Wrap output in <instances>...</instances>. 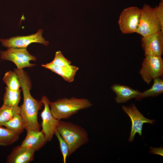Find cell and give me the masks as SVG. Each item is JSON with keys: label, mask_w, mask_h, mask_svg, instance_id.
<instances>
[{"label": "cell", "mask_w": 163, "mask_h": 163, "mask_svg": "<svg viewBox=\"0 0 163 163\" xmlns=\"http://www.w3.org/2000/svg\"><path fill=\"white\" fill-rule=\"evenodd\" d=\"M150 148L151 149L150 151V153L163 156V149L161 147L159 148L150 147Z\"/></svg>", "instance_id": "25"}, {"label": "cell", "mask_w": 163, "mask_h": 163, "mask_svg": "<svg viewBox=\"0 0 163 163\" xmlns=\"http://www.w3.org/2000/svg\"><path fill=\"white\" fill-rule=\"evenodd\" d=\"M0 54L2 59L12 62L19 70L36 65L30 62V61H35L37 58L31 55L27 48H9L5 51H1Z\"/></svg>", "instance_id": "6"}, {"label": "cell", "mask_w": 163, "mask_h": 163, "mask_svg": "<svg viewBox=\"0 0 163 163\" xmlns=\"http://www.w3.org/2000/svg\"><path fill=\"white\" fill-rule=\"evenodd\" d=\"M41 66L57 73L61 76L65 81L69 82L73 81L76 73L79 69L78 67L71 65L61 66L54 65L51 62L42 65Z\"/></svg>", "instance_id": "15"}, {"label": "cell", "mask_w": 163, "mask_h": 163, "mask_svg": "<svg viewBox=\"0 0 163 163\" xmlns=\"http://www.w3.org/2000/svg\"><path fill=\"white\" fill-rule=\"evenodd\" d=\"M110 88L116 94L114 99L118 103H125L132 98H135L140 92L128 86L118 84L113 85Z\"/></svg>", "instance_id": "14"}, {"label": "cell", "mask_w": 163, "mask_h": 163, "mask_svg": "<svg viewBox=\"0 0 163 163\" xmlns=\"http://www.w3.org/2000/svg\"><path fill=\"white\" fill-rule=\"evenodd\" d=\"M54 134L59 141L60 149L63 157V162L66 163L69 154L68 146L57 130L55 132Z\"/></svg>", "instance_id": "22"}, {"label": "cell", "mask_w": 163, "mask_h": 163, "mask_svg": "<svg viewBox=\"0 0 163 163\" xmlns=\"http://www.w3.org/2000/svg\"><path fill=\"white\" fill-rule=\"evenodd\" d=\"M122 109L130 117L132 122V126L130 136L128 139L129 142L133 141L136 133L142 136L143 125L145 123L154 124L155 121L145 117L141 113L133 104L126 106L123 105Z\"/></svg>", "instance_id": "9"}, {"label": "cell", "mask_w": 163, "mask_h": 163, "mask_svg": "<svg viewBox=\"0 0 163 163\" xmlns=\"http://www.w3.org/2000/svg\"><path fill=\"white\" fill-rule=\"evenodd\" d=\"M153 80V83L151 88L143 92H140L135 98L136 100L139 101L147 97H157L163 93V79L157 77Z\"/></svg>", "instance_id": "16"}, {"label": "cell", "mask_w": 163, "mask_h": 163, "mask_svg": "<svg viewBox=\"0 0 163 163\" xmlns=\"http://www.w3.org/2000/svg\"><path fill=\"white\" fill-rule=\"evenodd\" d=\"M20 107H10L3 104L0 107V126L15 115L20 114Z\"/></svg>", "instance_id": "20"}, {"label": "cell", "mask_w": 163, "mask_h": 163, "mask_svg": "<svg viewBox=\"0 0 163 163\" xmlns=\"http://www.w3.org/2000/svg\"><path fill=\"white\" fill-rule=\"evenodd\" d=\"M139 73L144 81L148 85L155 78L162 76L163 59L161 56H145Z\"/></svg>", "instance_id": "5"}, {"label": "cell", "mask_w": 163, "mask_h": 163, "mask_svg": "<svg viewBox=\"0 0 163 163\" xmlns=\"http://www.w3.org/2000/svg\"><path fill=\"white\" fill-rule=\"evenodd\" d=\"M57 130L68 146V157L89 142L88 136L86 130L72 122L59 120Z\"/></svg>", "instance_id": "2"}, {"label": "cell", "mask_w": 163, "mask_h": 163, "mask_svg": "<svg viewBox=\"0 0 163 163\" xmlns=\"http://www.w3.org/2000/svg\"><path fill=\"white\" fill-rule=\"evenodd\" d=\"M17 74L23 95V102L20 107V114L21 116L26 131L29 129L40 130V125L38 122L37 115L43 104L41 100L34 99L31 95V81L27 72L20 71Z\"/></svg>", "instance_id": "1"}, {"label": "cell", "mask_w": 163, "mask_h": 163, "mask_svg": "<svg viewBox=\"0 0 163 163\" xmlns=\"http://www.w3.org/2000/svg\"><path fill=\"white\" fill-rule=\"evenodd\" d=\"M141 10L135 6L126 8L121 12L118 21L119 27L123 34L136 33L139 25Z\"/></svg>", "instance_id": "7"}, {"label": "cell", "mask_w": 163, "mask_h": 163, "mask_svg": "<svg viewBox=\"0 0 163 163\" xmlns=\"http://www.w3.org/2000/svg\"><path fill=\"white\" fill-rule=\"evenodd\" d=\"M43 31V30L40 29L34 34L27 36H18L8 39H1L0 41L2 46L8 48H27L30 44L33 43L47 46L49 42L42 37Z\"/></svg>", "instance_id": "8"}, {"label": "cell", "mask_w": 163, "mask_h": 163, "mask_svg": "<svg viewBox=\"0 0 163 163\" xmlns=\"http://www.w3.org/2000/svg\"><path fill=\"white\" fill-rule=\"evenodd\" d=\"M51 62L56 65L65 66L71 65V61L66 59L60 51H57L55 53L53 60Z\"/></svg>", "instance_id": "23"}, {"label": "cell", "mask_w": 163, "mask_h": 163, "mask_svg": "<svg viewBox=\"0 0 163 163\" xmlns=\"http://www.w3.org/2000/svg\"><path fill=\"white\" fill-rule=\"evenodd\" d=\"M3 126L18 135L22 133L25 129L24 123L20 114L15 115L5 122Z\"/></svg>", "instance_id": "17"}, {"label": "cell", "mask_w": 163, "mask_h": 163, "mask_svg": "<svg viewBox=\"0 0 163 163\" xmlns=\"http://www.w3.org/2000/svg\"><path fill=\"white\" fill-rule=\"evenodd\" d=\"M4 82L10 89L17 91L20 89V84L17 73L14 71L7 72L3 78Z\"/></svg>", "instance_id": "21"}, {"label": "cell", "mask_w": 163, "mask_h": 163, "mask_svg": "<svg viewBox=\"0 0 163 163\" xmlns=\"http://www.w3.org/2000/svg\"><path fill=\"white\" fill-rule=\"evenodd\" d=\"M27 131L26 136L21 145V146L36 152L41 149L47 142L42 131L29 129Z\"/></svg>", "instance_id": "13"}, {"label": "cell", "mask_w": 163, "mask_h": 163, "mask_svg": "<svg viewBox=\"0 0 163 163\" xmlns=\"http://www.w3.org/2000/svg\"><path fill=\"white\" fill-rule=\"evenodd\" d=\"M5 92L3 98V104L10 107H17L20 102L21 90L15 91L5 88Z\"/></svg>", "instance_id": "18"}, {"label": "cell", "mask_w": 163, "mask_h": 163, "mask_svg": "<svg viewBox=\"0 0 163 163\" xmlns=\"http://www.w3.org/2000/svg\"><path fill=\"white\" fill-rule=\"evenodd\" d=\"M35 151L18 145L12 150L7 158V163H30L33 161Z\"/></svg>", "instance_id": "12"}, {"label": "cell", "mask_w": 163, "mask_h": 163, "mask_svg": "<svg viewBox=\"0 0 163 163\" xmlns=\"http://www.w3.org/2000/svg\"><path fill=\"white\" fill-rule=\"evenodd\" d=\"M19 135L7 128L0 126V146L12 145L19 139Z\"/></svg>", "instance_id": "19"}, {"label": "cell", "mask_w": 163, "mask_h": 163, "mask_svg": "<svg viewBox=\"0 0 163 163\" xmlns=\"http://www.w3.org/2000/svg\"><path fill=\"white\" fill-rule=\"evenodd\" d=\"M92 105V104L87 99L74 97L59 99L54 101L50 102L49 104L53 116L58 120L69 118L79 110Z\"/></svg>", "instance_id": "3"}, {"label": "cell", "mask_w": 163, "mask_h": 163, "mask_svg": "<svg viewBox=\"0 0 163 163\" xmlns=\"http://www.w3.org/2000/svg\"><path fill=\"white\" fill-rule=\"evenodd\" d=\"M141 10V18L136 33L145 37L160 30L163 32L161 25L156 17L154 8L145 4Z\"/></svg>", "instance_id": "4"}, {"label": "cell", "mask_w": 163, "mask_h": 163, "mask_svg": "<svg viewBox=\"0 0 163 163\" xmlns=\"http://www.w3.org/2000/svg\"><path fill=\"white\" fill-rule=\"evenodd\" d=\"M42 100L44 105V108L41 114L42 119L41 130L44 134L47 142L50 141L53 139L57 130L59 121L54 117L50 110L49 104L50 101L45 96L42 97Z\"/></svg>", "instance_id": "10"}, {"label": "cell", "mask_w": 163, "mask_h": 163, "mask_svg": "<svg viewBox=\"0 0 163 163\" xmlns=\"http://www.w3.org/2000/svg\"><path fill=\"white\" fill-rule=\"evenodd\" d=\"M145 56H161L163 53V32L160 30L141 38Z\"/></svg>", "instance_id": "11"}, {"label": "cell", "mask_w": 163, "mask_h": 163, "mask_svg": "<svg viewBox=\"0 0 163 163\" xmlns=\"http://www.w3.org/2000/svg\"><path fill=\"white\" fill-rule=\"evenodd\" d=\"M154 8L155 15L163 30V0H160L158 5Z\"/></svg>", "instance_id": "24"}]
</instances>
